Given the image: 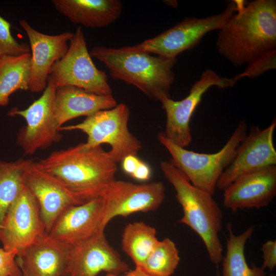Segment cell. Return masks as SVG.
<instances>
[{
	"mask_svg": "<svg viewBox=\"0 0 276 276\" xmlns=\"http://www.w3.org/2000/svg\"><path fill=\"white\" fill-rule=\"evenodd\" d=\"M83 203L101 196L116 179L117 163L101 146L86 143L54 151L36 162Z\"/></svg>",
	"mask_w": 276,
	"mask_h": 276,
	"instance_id": "7a4b0ae2",
	"label": "cell"
},
{
	"mask_svg": "<svg viewBox=\"0 0 276 276\" xmlns=\"http://www.w3.org/2000/svg\"><path fill=\"white\" fill-rule=\"evenodd\" d=\"M32 160H0V231L9 209L21 191L25 170Z\"/></svg>",
	"mask_w": 276,
	"mask_h": 276,
	"instance_id": "d4e9b609",
	"label": "cell"
},
{
	"mask_svg": "<svg viewBox=\"0 0 276 276\" xmlns=\"http://www.w3.org/2000/svg\"><path fill=\"white\" fill-rule=\"evenodd\" d=\"M236 2L237 10L219 30L216 48L239 67L276 50V1Z\"/></svg>",
	"mask_w": 276,
	"mask_h": 276,
	"instance_id": "6da1fadb",
	"label": "cell"
},
{
	"mask_svg": "<svg viewBox=\"0 0 276 276\" xmlns=\"http://www.w3.org/2000/svg\"><path fill=\"white\" fill-rule=\"evenodd\" d=\"M89 53L91 57L104 64L113 79L134 86L160 103L170 98L176 58L152 55L134 50L130 46L120 48L97 46Z\"/></svg>",
	"mask_w": 276,
	"mask_h": 276,
	"instance_id": "3957f363",
	"label": "cell"
},
{
	"mask_svg": "<svg viewBox=\"0 0 276 276\" xmlns=\"http://www.w3.org/2000/svg\"><path fill=\"white\" fill-rule=\"evenodd\" d=\"M71 247L45 233L17 253L16 261L26 276H63Z\"/></svg>",
	"mask_w": 276,
	"mask_h": 276,
	"instance_id": "d6986e66",
	"label": "cell"
},
{
	"mask_svg": "<svg viewBox=\"0 0 276 276\" xmlns=\"http://www.w3.org/2000/svg\"><path fill=\"white\" fill-rule=\"evenodd\" d=\"M130 110L123 103L114 107L99 111L78 124L61 126L59 131L79 130L87 135L85 142L91 147L108 144L109 154L117 163L128 155H136L142 142L128 129Z\"/></svg>",
	"mask_w": 276,
	"mask_h": 276,
	"instance_id": "8992f818",
	"label": "cell"
},
{
	"mask_svg": "<svg viewBox=\"0 0 276 276\" xmlns=\"http://www.w3.org/2000/svg\"><path fill=\"white\" fill-rule=\"evenodd\" d=\"M228 238L226 252L223 257V276H265L264 269L252 263L249 267L245 256L247 241L252 235L255 227L250 226L239 235H235L230 223L227 225Z\"/></svg>",
	"mask_w": 276,
	"mask_h": 276,
	"instance_id": "603a6c76",
	"label": "cell"
},
{
	"mask_svg": "<svg viewBox=\"0 0 276 276\" xmlns=\"http://www.w3.org/2000/svg\"><path fill=\"white\" fill-rule=\"evenodd\" d=\"M24 182L38 203L47 233L65 210L83 203L58 179L40 169L33 160L25 170Z\"/></svg>",
	"mask_w": 276,
	"mask_h": 276,
	"instance_id": "9a60e30c",
	"label": "cell"
},
{
	"mask_svg": "<svg viewBox=\"0 0 276 276\" xmlns=\"http://www.w3.org/2000/svg\"><path fill=\"white\" fill-rule=\"evenodd\" d=\"M113 95H99L72 86L57 88L54 113L59 128L71 120L90 116L117 105Z\"/></svg>",
	"mask_w": 276,
	"mask_h": 276,
	"instance_id": "ffe728a7",
	"label": "cell"
},
{
	"mask_svg": "<svg viewBox=\"0 0 276 276\" xmlns=\"http://www.w3.org/2000/svg\"><path fill=\"white\" fill-rule=\"evenodd\" d=\"M247 133L245 121H241L226 144L218 152L202 153L186 149L158 133L159 142L168 151L169 160L181 171L195 187L213 195L217 182L236 155L239 145Z\"/></svg>",
	"mask_w": 276,
	"mask_h": 276,
	"instance_id": "5b68a950",
	"label": "cell"
},
{
	"mask_svg": "<svg viewBox=\"0 0 276 276\" xmlns=\"http://www.w3.org/2000/svg\"><path fill=\"white\" fill-rule=\"evenodd\" d=\"M179 262L176 244L170 238H166L158 241L141 269L151 276H171Z\"/></svg>",
	"mask_w": 276,
	"mask_h": 276,
	"instance_id": "484cf974",
	"label": "cell"
},
{
	"mask_svg": "<svg viewBox=\"0 0 276 276\" xmlns=\"http://www.w3.org/2000/svg\"><path fill=\"white\" fill-rule=\"evenodd\" d=\"M223 191V205L232 212L266 206L276 195V165L241 176Z\"/></svg>",
	"mask_w": 276,
	"mask_h": 276,
	"instance_id": "ac0fdd59",
	"label": "cell"
},
{
	"mask_svg": "<svg viewBox=\"0 0 276 276\" xmlns=\"http://www.w3.org/2000/svg\"><path fill=\"white\" fill-rule=\"evenodd\" d=\"M155 228L139 221L127 224L122 235L123 250L131 258L135 267L142 268L159 240Z\"/></svg>",
	"mask_w": 276,
	"mask_h": 276,
	"instance_id": "cb8c5ba5",
	"label": "cell"
},
{
	"mask_svg": "<svg viewBox=\"0 0 276 276\" xmlns=\"http://www.w3.org/2000/svg\"><path fill=\"white\" fill-rule=\"evenodd\" d=\"M140 160L141 159L136 155H128L126 156L121 162L123 171L131 176L137 168Z\"/></svg>",
	"mask_w": 276,
	"mask_h": 276,
	"instance_id": "1f68e13d",
	"label": "cell"
},
{
	"mask_svg": "<svg viewBox=\"0 0 276 276\" xmlns=\"http://www.w3.org/2000/svg\"><path fill=\"white\" fill-rule=\"evenodd\" d=\"M31 53L0 58V107L18 90H29Z\"/></svg>",
	"mask_w": 276,
	"mask_h": 276,
	"instance_id": "7402d4cb",
	"label": "cell"
},
{
	"mask_svg": "<svg viewBox=\"0 0 276 276\" xmlns=\"http://www.w3.org/2000/svg\"><path fill=\"white\" fill-rule=\"evenodd\" d=\"M21 276H26V275L22 274V275Z\"/></svg>",
	"mask_w": 276,
	"mask_h": 276,
	"instance_id": "8d00e7d4",
	"label": "cell"
},
{
	"mask_svg": "<svg viewBox=\"0 0 276 276\" xmlns=\"http://www.w3.org/2000/svg\"><path fill=\"white\" fill-rule=\"evenodd\" d=\"M106 276H151V275L146 273L141 268L135 267L134 269L129 271L124 275H120L119 274L117 275V274H107Z\"/></svg>",
	"mask_w": 276,
	"mask_h": 276,
	"instance_id": "d6a6232c",
	"label": "cell"
},
{
	"mask_svg": "<svg viewBox=\"0 0 276 276\" xmlns=\"http://www.w3.org/2000/svg\"><path fill=\"white\" fill-rule=\"evenodd\" d=\"M164 176L174 187L183 215L179 222L197 233L203 241L211 261L218 264L223 258L219 238L223 214L213 195L195 187L186 175L169 161H162Z\"/></svg>",
	"mask_w": 276,
	"mask_h": 276,
	"instance_id": "277c9868",
	"label": "cell"
},
{
	"mask_svg": "<svg viewBox=\"0 0 276 276\" xmlns=\"http://www.w3.org/2000/svg\"><path fill=\"white\" fill-rule=\"evenodd\" d=\"M49 76L57 88L72 86L99 95H112L106 74L92 60L81 27L74 33L67 51L52 65Z\"/></svg>",
	"mask_w": 276,
	"mask_h": 276,
	"instance_id": "ba28073f",
	"label": "cell"
},
{
	"mask_svg": "<svg viewBox=\"0 0 276 276\" xmlns=\"http://www.w3.org/2000/svg\"><path fill=\"white\" fill-rule=\"evenodd\" d=\"M151 174L152 171L150 167L147 163L141 160L131 176L139 181H145L150 178Z\"/></svg>",
	"mask_w": 276,
	"mask_h": 276,
	"instance_id": "4dcf8cb0",
	"label": "cell"
},
{
	"mask_svg": "<svg viewBox=\"0 0 276 276\" xmlns=\"http://www.w3.org/2000/svg\"><path fill=\"white\" fill-rule=\"evenodd\" d=\"M10 23L0 15V58L18 56L30 52L26 43L17 41L11 32Z\"/></svg>",
	"mask_w": 276,
	"mask_h": 276,
	"instance_id": "4316f807",
	"label": "cell"
},
{
	"mask_svg": "<svg viewBox=\"0 0 276 276\" xmlns=\"http://www.w3.org/2000/svg\"><path fill=\"white\" fill-rule=\"evenodd\" d=\"M56 89L49 76L47 86L38 99L25 109L13 108L7 113L10 117L20 116L26 121V125L19 129L16 136V143L26 155H33L62 139L54 113Z\"/></svg>",
	"mask_w": 276,
	"mask_h": 276,
	"instance_id": "9c48e42d",
	"label": "cell"
},
{
	"mask_svg": "<svg viewBox=\"0 0 276 276\" xmlns=\"http://www.w3.org/2000/svg\"><path fill=\"white\" fill-rule=\"evenodd\" d=\"M276 68V50L268 52L247 64L243 72L236 75L234 79L238 81L244 77L254 78L261 76L269 70Z\"/></svg>",
	"mask_w": 276,
	"mask_h": 276,
	"instance_id": "83f0119b",
	"label": "cell"
},
{
	"mask_svg": "<svg viewBox=\"0 0 276 276\" xmlns=\"http://www.w3.org/2000/svg\"><path fill=\"white\" fill-rule=\"evenodd\" d=\"M17 251L0 248V276H21L22 272L16 261Z\"/></svg>",
	"mask_w": 276,
	"mask_h": 276,
	"instance_id": "f1b7e54d",
	"label": "cell"
},
{
	"mask_svg": "<svg viewBox=\"0 0 276 276\" xmlns=\"http://www.w3.org/2000/svg\"><path fill=\"white\" fill-rule=\"evenodd\" d=\"M269 276H275V275H274V274H271V275H269Z\"/></svg>",
	"mask_w": 276,
	"mask_h": 276,
	"instance_id": "d590c367",
	"label": "cell"
},
{
	"mask_svg": "<svg viewBox=\"0 0 276 276\" xmlns=\"http://www.w3.org/2000/svg\"><path fill=\"white\" fill-rule=\"evenodd\" d=\"M54 7L73 23L103 28L114 22L122 11L119 0H53Z\"/></svg>",
	"mask_w": 276,
	"mask_h": 276,
	"instance_id": "44dd1931",
	"label": "cell"
},
{
	"mask_svg": "<svg viewBox=\"0 0 276 276\" xmlns=\"http://www.w3.org/2000/svg\"><path fill=\"white\" fill-rule=\"evenodd\" d=\"M19 23L28 37L31 51L29 90L32 93L43 91L51 67L66 54L74 33L48 35L35 30L25 19Z\"/></svg>",
	"mask_w": 276,
	"mask_h": 276,
	"instance_id": "2e32d148",
	"label": "cell"
},
{
	"mask_svg": "<svg viewBox=\"0 0 276 276\" xmlns=\"http://www.w3.org/2000/svg\"><path fill=\"white\" fill-rule=\"evenodd\" d=\"M236 1H232L220 13L204 18L189 17L153 38L130 46L134 50L168 58L193 49L209 32L219 30L237 11Z\"/></svg>",
	"mask_w": 276,
	"mask_h": 276,
	"instance_id": "52a82bcc",
	"label": "cell"
},
{
	"mask_svg": "<svg viewBox=\"0 0 276 276\" xmlns=\"http://www.w3.org/2000/svg\"><path fill=\"white\" fill-rule=\"evenodd\" d=\"M128 269L104 234L98 233L71 246L63 276H96L101 271L118 275Z\"/></svg>",
	"mask_w": 276,
	"mask_h": 276,
	"instance_id": "5bb4252c",
	"label": "cell"
},
{
	"mask_svg": "<svg viewBox=\"0 0 276 276\" xmlns=\"http://www.w3.org/2000/svg\"><path fill=\"white\" fill-rule=\"evenodd\" d=\"M261 250L263 259L262 267L273 270L276 266V241L268 240L263 244Z\"/></svg>",
	"mask_w": 276,
	"mask_h": 276,
	"instance_id": "f546056e",
	"label": "cell"
},
{
	"mask_svg": "<svg viewBox=\"0 0 276 276\" xmlns=\"http://www.w3.org/2000/svg\"><path fill=\"white\" fill-rule=\"evenodd\" d=\"M46 233L38 203L24 185L9 209L0 231V241L7 251H21Z\"/></svg>",
	"mask_w": 276,
	"mask_h": 276,
	"instance_id": "4fadbf2b",
	"label": "cell"
},
{
	"mask_svg": "<svg viewBox=\"0 0 276 276\" xmlns=\"http://www.w3.org/2000/svg\"><path fill=\"white\" fill-rule=\"evenodd\" d=\"M275 127V118L263 129L256 126L251 127L239 145L233 160L220 177L216 188L224 190L241 176L276 165L273 142Z\"/></svg>",
	"mask_w": 276,
	"mask_h": 276,
	"instance_id": "7c38bea8",
	"label": "cell"
},
{
	"mask_svg": "<svg viewBox=\"0 0 276 276\" xmlns=\"http://www.w3.org/2000/svg\"><path fill=\"white\" fill-rule=\"evenodd\" d=\"M216 276H220V274H219V272L218 271H217V274H216Z\"/></svg>",
	"mask_w": 276,
	"mask_h": 276,
	"instance_id": "e575fe53",
	"label": "cell"
},
{
	"mask_svg": "<svg viewBox=\"0 0 276 276\" xmlns=\"http://www.w3.org/2000/svg\"><path fill=\"white\" fill-rule=\"evenodd\" d=\"M104 201L100 196L65 210L48 234L52 238L73 246L98 233H104L102 221Z\"/></svg>",
	"mask_w": 276,
	"mask_h": 276,
	"instance_id": "e0dca14e",
	"label": "cell"
},
{
	"mask_svg": "<svg viewBox=\"0 0 276 276\" xmlns=\"http://www.w3.org/2000/svg\"><path fill=\"white\" fill-rule=\"evenodd\" d=\"M163 2L168 6L174 8H176L178 6L176 1H164Z\"/></svg>",
	"mask_w": 276,
	"mask_h": 276,
	"instance_id": "836d02e7",
	"label": "cell"
},
{
	"mask_svg": "<svg viewBox=\"0 0 276 276\" xmlns=\"http://www.w3.org/2000/svg\"><path fill=\"white\" fill-rule=\"evenodd\" d=\"M237 82L234 78L220 76L208 69L202 73L184 99L175 101L169 98L163 100L162 107L166 114L164 135L180 147L189 146L192 139L190 121L203 95L213 86L224 89L234 86Z\"/></svg>",
	"mask_w": 276,
	"mask_h": 276,
	"instance_id": "30bf717a",
	"label": "cell"
},
{
	"mask_svg": "<svg viewBox=\"0 0 276 276\" xmlns=\"http://www.w3.org/2000/svg\"><path fill=\"white\" fill-rule=\"evenodd\" d=\"M104 201L102 229L117 216L127 217L137 212H148L158 209L165 197V187L162 181L141 184L116 179L101 196Z\"/></svg>",
	"mask_w": 276,
	"mask_h": 276,
	"instance_id": "8fae6325",
	"label": "cell"
}]
</instances>
